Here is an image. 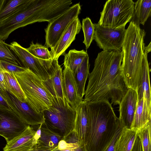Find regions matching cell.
Listing matches in <instances>:
<instances>
[{"label": "cell", "mask_w": 151, "mask_h": 151, "mask_svg": "<svg viewBox=\"0 0 151 151\" xmlns=\"http://www.w3.org/2000/svg\"><path fill=\"white\" fill-rule=\"evenodd\" d=\"M122 51L103 50L95 59L85 91L86 102L110 100L119 105L128 88L122 75Z\"/></svg>", "instance_id": "6da1fadb"}, {"label": "cell", "mask_w": 151, "mask_h": 151, "mask_svg": "<svg viewBox=\"0 0 151 151\" xmlns=\"http://www.w3.org/2000/svg\"><path fill=\"white\" fill-rule=\"evenodd\" d=\"M86 102L88 125L85 148L87 151H104L121 121L109 101Z\"/></svg>", "instance_id": "7a4b0ae2"}, {"label": "cell", "mask_w": 151, "mask_h": 151, "mask_svg": "<svg viewBox=\"0 0 151 151\" xmlns=\"http://www.w3.org/2000/svg\"><path fill=\"white\" fill-rule=\"evenodd\" d=\"M146 32L139 25L131 21L127 29L122 45V75L128 88L137 92L142 80L143 60L145 50Z\"/></svg>", "instance_id": "3957f363"}, {"label": "cell", "mask_w": 151, "mask_h": 151, "mask_svg": "<svg viewBox=\"0 0 151 151\" xmlns=\"http://www.w3.org/2000/svg\"><path fill=\"white\" fill-rule=\"evenodd\" d=\"M25 96L27 103L38 112L49 109L53 103V97L43 81L29 69L14 73Z\"/></svg>", "instance_id": "277c9868"}, {"label": "cell", "mask_w": 151, "mask_h": 151, "mask_svg": "<svg viewBox=\"0 0 151 151\" xmlns=\"http://www.w3.org/2000/svg\"><path fill=\"white\" fill-rule=\"evenodd\" d=\"M53 98L52 105L42 112L44 122L49 129L63 138L74 130L76 111L66 100Z\"/></svg>", "instance_id": "5b68a950"}, {"label": "cell", "mask_w": 151, "mask_h": 151, "mask_svg": "<svg viewBox=\"0 0 151 151\" xmlns=\"http://www.w3.org/2000/svg\"><path fill=\"white\" fill-rule=\"evenodd\" d=\"M134 2L132 0H108L105 2L98 23L112 29L125 26L134 16Z\"/></svg>", "instance_id": "8992f818"}, {"label": "cell", "mask_w": 151, "mask_h": 151, "mask_svg": "<svg viewBox=\"0 0 151 151\" xmlns=\"http://www.w3.org/2000/svg\"><path fill=\"white\" fill-rule=\"evenodd\" d=\"M81 10L80 3L76 4L49 22L45 29V45L47 48L51 49L56 45L71 22L78 17Z\"/></svg>", "instance_id": "52a82bcc"}, {"label": "cell", "mask_w": 151, "mask_h": 151, "mask_svg": "<svg viewBox=\"0 0 151 151\" xmlns=\"http://www.w3.org/2000/svg\"><path fill=\"white\" fill-rule=\"evenodd\" d=\"M11 50L19 58L24 67L28 68L39 76L43 81L49 78L50 71L58 59L45 60L32 55L17 42L14 41L9 45Z\"/></svg>", "instance_id": "ba28073f"}, {"label": "cell", "mask_w": 151, "mask_h": 151, "mask_svg": "<svg viewBox=\"0 0 151 151\" xmlns=\"http://www.w3.org/2000/svg\"><path fill=\"white\" fill-rule=\"evenodd\" d=\"M94 40L103 50L122 51L126 29L125 27L112 29L94 24Z\"/></svg>", "instance_id": "9c48e42d"}, {"label": "cell", "mask_w": 151, "mask_h": 151, "mask_svg": "<svg viewBox=\"0 0 151 151\" xmlns=\"http://www.w3.org/2000/svg\"><path fill=\"white\" fill-rule=\"evenodd\" d=\"M28 125L22 120L0 111V135L7 143L21 134Z\"/></svg>", "instance_id": "30bf717a"}, {"label": "cell", "mask_w": 151, "mask_h": 151, "mask_svg": "<svg viewBox=\"0 0 151 151\" xmlns=\"http://www.w3.org/2000/svg\"><path fill=\"white\" fill-rule=\"evenodd\" d=\"M138 100L136 91L128 88L119 105L120 119L124 128L131 129Z\"/></svg>", "instance_id": "8fae6325"}, {"label": "cell", "mask_w": 151, "mask_h": 151, "mask_svg": "<svg viewBox=\"0 0 151 151\" xmlns=\"http://www.w3.org/2000/svg\"><path fill=\"white\" fill-rule=\"evenodd\" d=\"M82 25L78 17L74 19L70 23L59 41L50 51L52 59H58L64 55L65 51L75 40L76 35L79 33Z\"/></svg>", "instance_id": "7c38bea8"}, {"label": "cell", "mask_w": 151, "mask_h": 151, "mask_svg": "<svg viewBox=\"0 0 151 151\" xmlns=\"http://www.w3.org/2000/svg\"><path fill=\"white\" fill-rule=\"evenodd\" d=\"M148 53L145 48L143 60V71L140 86L137 93L138 100L143 98V112L147 117L151 116V91L150 84V69L147 59Z\"/></svg>", "instance_id": "4fadbf2b"}, {"label": "cell", "mask_w": 151, "mask_h": 151, "mask_svg": "<svg viewBox=\"0 0 151 151\" xmlns=\"http://www.w3.org/2000/svg\"><path fill=\"white\" fill-rule=\"evenodd\" d=\"M36 132L28 125L21 134L6 143L3 151H26L32 149L37 144Z\"/></svg>", "instance_id": "5bb4252c"}, {"label": "cell", "mask_w": 151, "mask_h": 151, "mask_svg": "<svg viewBox=\"0 0 151 151\" xmlns=\"http://www.w3.org/2000/svg\"><path fill=\"white\" fill-rule=\"evenodd\" d=\"M62 86L66 101L75 111L83 100L78 94L73 74L68 67H64L63 71Z\"/></svg>", "instance_id": "9a60e30c"}, {"label": "cell", "mask_w": 151, "mask_h": 151, "mask_svg": "<svg viewBox=\"0 0 151 151\" xmlns=\"http://www.w3.org/2000/svg\"><path fill=\"white\" fill-rule=\"evenodd\" d=\"M8 93L21 119L27 125L32 126L39 125L44 122L42 112H37L27 102H21L14 96Z\"/></svg>", "instance_id": "2e32d148"}, {"label": "cell", "mask_w": 151, "mask_h": 151, "mask_svg": "<svg viewBox=\"0 0 151 151\" xmlns=\"http://www.w3.org/2000/svg\"><path fill=\"white\" fill-rule=\"evenodd\" d=\"M62 68L58 62L51 70L49 78L43 82L52 97L65 101L62 86Z\"/></svg>", "instance_id": "e0dca14e"}, {"label": "cell", "mask_w": 151, "mask_h": 151, "mask_svg": "<svg viewBox=\"0 0 151 151\" xmlns=\"http://www.w3.org/2000/svg\"><path fill=\"white\" fill-rule=\"evenodd\" d=\"M74 131L80 142L85 144L88 121L86 102L83 101L77 107Z\"/></svg>", "instance_id": "ac0fdd59"}, {"label": "cell", "mask_w": 151, "mask_h": 151, "mask_svg": "<svg viewBox=\"0 0 151 151\" xmlns=\"http://www.w3.org/2000/svg\"><path fill=\"white\" fill-rule=\"evenodd\" d=\"M41 133L38 139L37 146L39 148L53 149L57 147L59 142L63 138L55 133L42 123Z\"/></svg>", "instance_id": "d6986e66"}, {"label": "cell", "mask_w": 151, "mask_h": 151, "mask_svg": "<svg viewBox=\"0 0 151 151\" xmlns=\"http://www.w3.org/2000/svg\"><path fill=\"white\" fill-rule=\"evenodd\" d=\"M90 65L88 55L84 59L73 74L78 94L82 99L85 94L86 83L90 73Z\"/></svg>", "instance_id": "ffe728a7"}, {"label": "cell", "mask_w": 151, "mask_h": 151, "mask_svg": "<svg viewBox=\"0 0 151 151\" xmlns=\"http://www.w3.org/2000/svg\"><path fill=\"white\" fill-rule=\"evenodd\" d=\"M3 69L6 91L21 102H27L25 96L14 73H10Z\"/></svg>", "instance_id": "44dd1931"}, {"label": "cell", "mask_w": 151, "mask_h": 151, "mask_svg": "<svg viewBox=\"0 0 151 151\" xmlns=\"http://www.w3.org/2000/svg\"><path fill=\"white\" fill-rule=\"evenodd\" d=\"M88 55L84 50H71L64 55L63 65L64 67L68 68L74 74L84 59Z\"/></svg>", "instance_id": "7402d4cb"}, {"label": "cell", "mask_w": 151, "mask_h": 151, "mask_svg": "<svg viewBox=\"0 0 151 151\" xmlns=\"http://www.w3.org/2000/svg\"><path fill=\"white\" fill-rule=\"evenodd\" d=\"M151 14V0H138L134 3L133 17L136 19L134 21L136 23L144 25Z\"/></svg>", "instance_id": "603a6c76"}, {"label": "cell", "mask_w": 151, "mask_h": 151, "mask_svg": "<svg viewBox=\"0 0 151 151\" xmlns=\"http://www.w3.org/2000/svg\"><path fill=\"white\" fill-rule=\"evenodd\" d=\"M137 137V131L123 128L118 141L116 151H131Z\"/></svg>", "instance_id": "cb8c5ba5"}, {"label": "cell", "mask_w": 151, "mask_h": 151, "mask_svg": "<svg viewBox=\"0 0 151 151\" xmlns=\"http://www.w3.org/2000/svg\"><path fill=\"white\" fill-rule=\"evenodd\" d=\"M31 0H5L0 10V22L8 18Z\"/></svg>", "instance_id": "d4e9b609"}, {"label": "cell", "mask_w": 151, "mask_h": 151, "mask_svg": "<svg viewBox=\"0 0 151 151\" xmlns=\"http://www.w3.org/2000/svg\"><path fill=\"white\" fill-rule=\"evenodd\" d=\"M0 111L12 115L22 120L20 117L19 112L12 103L8 92L7 91H4L1 88H0Z\"/></svg>", "instance_id": "484cf974"}, {"label": "cell", "mask_w": 151, "mask_h": 151, "mask_svg": "<svg viewBox=\"0 0 151 151\" xmlns=\"http://www.w3.org/2000/svg\"><path fill=\"white\" fill-rule=\"evenodd\" d=\"M81 28L83 32L84 40L83 43L88 49L92 41L94 40L95 25L88 17L83 19L82 21Z\"/></svg>", "instance_id": "4316f807"}, {"label": "cell", "mask_w": 151, "mask_h": 151, "mask_svg": "<svg viewBox=\"0 0 151 151\" xmlns=\"http://www.w3.org/2000/svg\"><path fill=\"white\" fill-rule=\"evenodd\" d=\"M26 49L32 55L39 59L45 60H53L48 48L39 44H34L32 42Z\"/></svg>", "instance_id": "83f0119b"}, {"label": "cell", "mask_w": 151, "mask_h": 151, "mask_svg": "<svg viewBox=\"0 0 151 151\" xmlns=\"http://www.w3.org/2000/svg\"><path fill=\"white\" fill-rule=\"evenodd\" d=\"M0 61L21 66L17 58L10 49L9 44L5 42L3 40L0 39Z\"/></svg>", "instance_id": "f1b7e54d"}, {"label": "cell", "mask_w": 151, "mask_h": 151, "mask_svg": "<svg viewBox=\"0 0 151 151\" xmlns=\"http://www.w3.org/2000/svg\"><path fill=\"white\" fill-rule=\"evenodd\" d=\"M151 122L137 131V135L139 138L143 151H151Z\"/></svg>", "instance_id": "f546056e"}, {"label": "cell", "mask_w": 151, "mask_h": 151, "mask_svg": "<svg viewBox=\"0 0 151 151\" xmlns=\"http://www.w3.org/2000/svg\"><path fill=\"white\" fill-rule=\"evenodd\" d=\"M123 128V127L121 122L117 127L113 137L104 151H116L117 144Z\"/></svg>", "instance_id": "4dcf8cb0"}, {"label": "cell", "mask_w": 151, "mask_h": 151, "mask_svg": "<svg viewBox=\"0 0 151 151\" xmlns=\"http://www.w3.org/2000/svg\"><path fill=\"white\" fill-rule=\"evenodd\" d=\"M0 65L4 70L12 74H13V73L22 71L26 68L24 67L17 65L1 61H0Z\"/></svg>", "instance_id": "1f68e13d"}, {"label": "cell", "mask_w": 151, "mask_h": 151, "mask_svg": "<svg viewBox=\"0 0 151 151\" xmlns=\"http://www.w3.org/2000/svg\"><path fill=\"white\" fill-rule=\"evenodd\" d=\"M80 142L75 144H69L66 143L63 139L61 140L59 142L57 148L59 150L68 148L76 149L79 146Z\"/></svg>", "instance_id": "d6a6232c"}, {"label": "cell", "mask_w": 151, "mask_h": 151, "mask_svg": "<svg viewBox=\"0 0 151 151\" xmlns=\"http://www.w3.org/2000/svg\"><path fill=\"white\" fill-rule=\"evenodd\" d=\"M131 151H143L140 139L137 135Z\"/></svg>", "instance_id": "836d02e7"}, {"label": "cell", "mask_w": 151, "mask_h": 151, "mask_svg": "<svg viewBox=\"0 0 151 151\" xmlns=\"http://www.w3.org/2000/svg\"><path fill=\"white\" fill-rule=\"evenodd\" d=\"M0 88L4 91H6L4 79V71L0 65Z\"/></svg>", "instance_id": "e575fe53"}, {"label": "cell", "mask_w": 151, "mask_h": 151, "mask_svg": "<svg viewBox=\"0 0 151 151\" xmlns=\"http://www.w3.org/2000/svg\"><path fill=\"white\" fill-rule=\"evenodd\" d=\"M36 145L32 149L26 151H50L53 149L39 148L37 147Z\"/></svg>", "instance_id": "d590c367"}, {"label": "cell", "mask_w": 151, "mask_h": 151, "mask_svg": "<svg viewBox=\"0 0 151 151\" xmlns=\"http://www.w3.org/2000/svg\"><path fill=\"white\" fill-rule=\"evenodd\" d=\"M75 151H87L85 145L82 142H80L79 147L76 148Z\"/></svg>", "instance_id": "8d00e7d4"}, {"label": "cell", "mask_w": 151, "mask_h": 151, "mask_svg": "<svg viewBox=\"0 0 151 151\" xmlns=\"http://www.w3.org/2000/svg\"><path fill=\"white\" fill-rule=\"evenodd\" d=\"M151 42H150V43L149 44V45L145 47V48L147 51V52L148 53L150 52H151Z\"/></svg>", "instance_id": "74e56055"}, {"label": "cell", "mask_w": 151, "mask_h": 151, "mask_svg": "<svg viewBox=\"0 0 151 151\" xmlns=\"http://www.w3.org/2000/svg\"><path fill=\"white\" fill-rule=\"evenodd\" d=\"M76 149L72 148H68L60 150V151H75Z\"/></svg>", "instance_id": "f35d334b"}, {"label": "cell", "mask_w": 151, "mask_h": 151, "mask_svg": "<svg viewBox=\"0 0 151 151\" xmlns=\"http://www.w3.org/2000/svg\"><path fill=\"white\" fill-rule=\"evenodd\" d=\"M5 1V0H0V10L4 3Z\"/></svg>", "instance_id": "ab89813d"}, {"label": "cell", "mask_w": 151, "mask_h": 151, "mask_svg": "<svg viewBox=\"0 0 151 151\" xmlns=\"http://www.w3.org/2000/svg\"><path fill=\"white\" fill-rule=\"evenodd\" d=\"M50 151H60V150L58 149L57 147L55 148Z\"/></svg>", "instance_id": "60d3db41"}]
</instances>
